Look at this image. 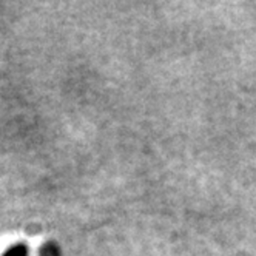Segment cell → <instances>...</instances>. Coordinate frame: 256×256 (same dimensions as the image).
Instances as JSON below:
<instances>
[{
    "mask_svg": "<svg viewBox=\"0 0 256 256\" xmlns=\"http://www.w3.org/2000/svg\"><path fill=\"white\" fill-rule=\"evenodd\" d=\"M28 254H30V248L26 244H14L2 253V256H28Z\"/></svg>",
    "mask_w": 256,
    "mask_h": 256,
    "instance_id": "1",
    "label": "cell"
}]
</instances>
